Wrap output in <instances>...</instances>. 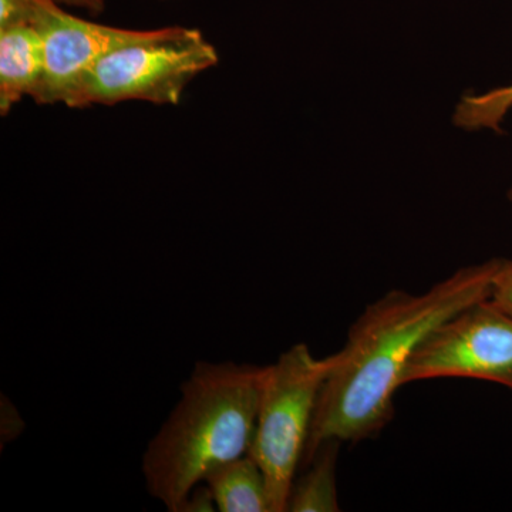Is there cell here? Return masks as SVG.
Instances as JSON below:
<instances>
[{
    "instance_id": "obj_1",
    "label": "cell",
    "mask_w": 512,
    "mask_h": 512,
    "mask_svg": "<svg viewBox=\"0 0 512 512\" xmlns=\"http://www.w3.org/2000/svg\"><path fill=\"white\" fill-rule=\"evenodd\" d=\"M501 264L491 259L458 269L420 295L392 291L367 306L320 389L303 466L326 441L366 440L382 431L421 343L451 316L490 298Z\"/></svg>"
},
{
    "instance_id": "obj_2",
    "label": "cell",
    "mask_w": 512,
    "mask_h": 512,
    "mask_svg": "<svg viewBox=\"0 0 512 512\" xmlns=\"http://www.w3.org/2000/svg\"><path fill=\"white\" fill-rule=\"evenodd\" d=\"M266 372L234 362L195 365L141 464L148 493L168 511L181 512L211 471L249 454Z\"/></svg>"
},
{
    "instance_id": "obj_3",
    "label": "cell",
    "mask_w": 512,
    "mask_h": 512,
    "mask_svg": "<svg viewBox=\"0 0 512 512\" xmlns=\"http://www.w3.org/2000/svg\"><path fill=\"white\" fill-rule=\"evenodd\" d=\"M220 62L201 30L168 26L111 50L83 77L66 107L146 101L178 106L188 84Z\"/></svg>"
},
{
    "instance_id": "obj_4",
    "label": "cell",
    "mask_w": 512,
    "mask_h": 512,
    "mask_svg": "<svg viewBox=\"0 0 512 512\" xmlns=\"http://www.w3.org/2000/svg\"><path fill=\"white\" fill-rule=\"evenodd\" d=\"M335 362L336 355L318 359L299 343L268 366L249 456L264 471L272 512L286 511L320 389Z\"/></svg>"
},
{
    "instance_id": "obj_5",
    "label": "cell",
    "mask_w": 512,
    "mask_h": 512,
    "mask_svg": "<svg viewBox=\"0 0 512 512\" xmlns=\"http://www.w3.org/2000/svg\"><path fill=\"white\" fill-rule=\"evenodd\" d=\"M468 377L512 390V316L484 299L451 316L421 343L403 384Z\"/></svg>"
},
{
    "instance_id": "obj_6",
    "label": "cell",
    "mask_w": 512,
    "mask_h": 512,
    "mask_svg": "<svg viewBox=\"0 0 512 512\" xmlns=\"http://www.w3.org/2000/svg\"><path fill=\"white\" fill-rule=\"evenodd\" d=\"M30 25L42 37L45 55L42 82L32 97L39 106H67L83 77L99 60L146 33L77 18L64 12L57 0H39Z\"/></svg>"
},
{
    "instance_id": "obj_7",
    "label": "cell",
    "mask_w": 512,
    "mask_h": 512,
    "mask_svg": "<svg viewBox=\"0 0 512 512\" xmlns=\"http://www.w3.org/2000/svg\"><path fill=\"white\" fill-rule=\"evenodd\" d=\"M45 72L42 37L29 23L0 30V114L33 97Z\"/></svg>"
},
{
    "instance_id": "obj_8",
    "label": "cell",
    "mask_w": 512,
    "mask_h": 512,
    "mask_svg": "<svg viewBox=\"0 0 512 512\" xmlns=\"http://www.w3.org/2000/svg\"><path fill=\"white\" fill-rule=\"evenodd\" d=\"M222 512H272L264 471L252 456L215 468L204 480Z\"/></svg>"
},
{
    "instance_id": "obj_9",
    "label": "cell",
    "mask_w": 512,
    "mask_h": 512,
    "mask_svg": "<svg viewBox=\"0 0 512 512\" xmlns=\"http://www.w3.org/2000/svg\"><path fill=\"white\" fill-rule=\"evenodd\" d=\"M340 441L330 440L316 450L306 467L309 470L298 481H293L286 511H339L336 487V458Z\"/></svg>"
},
{
    "instance_id": "obj_10",
    "label": "cell",
    "mask_w": 512,
    "mask_h": 512,
    "mask_svg": "<svg viewBox=\"0 0 512 512\" xmlns=\"http://www.w3.org/2000/svg\"><path fill=\"white\" fill-rule=\"evenodd\" d=\"M512 109V84L483 94H467L458 101L453 113L454 126L466 131H501Z\"/></svg>"
},
{
    "instance_id": "obj_11",
    "label": "cell",
    "mask_w": 512,
    "mask_h": 512,
    "mask_svg": "<svg viewBox=\"0 0 512 512\" xmlns=\"http://www.w3.org/2000/svg\"><path fill=\"white\" fill-rule=\"evenodd\" d=\"M490 301L512 316V261L503 259L494 278Z\"/></svg>"
},
{
    "instance_id": "obj_12",
    "label": "cell",
    "mask_w": 512,
    "mask_h": 512,
    "mask_svg": "<svg viewBox=\"0 0 512 512\" xmlns=\"http://www.w3.org/2000/svg\"><path fill=\"white\" fill-rule=\"evenodd\" d=\"M39 0H0V30L29 23Z\"/></svg>"
},
{
    "instance_id": "obj_13",
    "label": "cell",
    "mask_w": 512,
    "mask_h": 512,
    "mask_svg": "<svg viewBox=\"0 0 512 512\" xmlns=\"http://www.w3.org/2000/svg\"><path fill=\"white\" fill-rule=\"evenodd\" d=\"M214 507H217V505H215L214 497H212L208 485L198 484L188 495L181 512L214 511Z\"/></svg>"
},
{
    "instance_id": "obj_14",
    "label": "cell",
    "mask_w": 512,
    "mask_h": 512,
    "mask_svg": "<svg viewBox=\"0 0 512 512\" xmlns=\"http://www.w3.org/2000/svg\"><path fill=\"white\" fill-rule=\"evenodd\" d=\"M57 2L73 6V8L87 10L93 15H99L106 8V0H57Z\"/></svg>"
},
{
    "instance_id": "obj_15",
    "label": "cell",
    "mask_w": 512,
    "mask_h": 512,
    "mask_svg": "<svg viewBox=\"0 0 512 512\" xmlns=\"http://www.w3.org/2000/svg\"><path fill=\"white\" fill-rule=\"evenodd\" d=\"M508 198L512 201V187L510 188V191H508Z\"/></svg>"
},
{
    "instance_id": "obj_16",
    "label": "cell",
    "mask_w": 512,
    "mask_h": 512,
    "mask_svg": "<svg viewBox=\"0 0 512 512\" xmlns=\"http://www.w3.org/2000/svg\"><path fill=\"white\" fill-rule=\"evenodd\" d=\"M158 2H170V0H158Z\"/></svg>"
}]
</instances>
